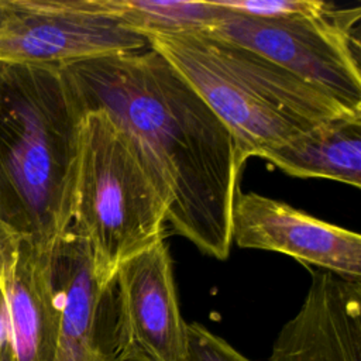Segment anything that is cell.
Masks as SVG:
<instances>
[{
    "mask_svg": "<svg viewBox=\"0 0 361 361\" xmlns=\"http://www.w3.org/2000/svg\"><path fill=\"white\" fill-rule=\"evenodd\" d=\"M61 69L83 111H104L154 168L171 197L172 231L200 252L227 259L244 164L207 103L149 45Z\"/></svg>",
    "mask_w": 361,
    "mask_h": 361,
    "instance_id": "1",
    "label": "cell"
},
{
    "mask_svg": "<svg viewBox=\"0 0 361 361\" xmlns=\"http://www.w3.org/2000/svg\"><path fill=\"white\" fill-rule=\"evenodd\" d=\"M85 111L61 66L0 62V227L49 251L71 227Z\"/></svg>",
    "mask_w": 361,
    "mask_h": 361,
    "instance_id": "2",
    "label": "cell"
},
{
    "mask_svg": "<svg viewBox=\"0 0 361 361\" xmlns=\"http://www.w3.org/2000/svg\"><path fill=\"white\" fill-rule=\"evenodd\" d=\"M231 133L240 161L353 113L265 56L203 31L145 34Z\"/></svg>",
    "mask_w": 361,
    "mask_h": 361,
    "instance_id": "3",
    "label": "cell"
},
{
    "mask_svg": "<svg viewBox=\"0 0 361 361\" xmlns=\"http://www.w3.org/2000/svg\"><path fill=\"white\" fill-rule=\"evenodd\" d=\"M169 193L133 138L104 111L82 121L71 227L107 282L131 257L165 240Z\"/></svg>",
    "mask_w": 361,
    "mask_h": 361,
    "instance_id": "4",
    "label": "cell"
},
{
    "mask_svg": "<svg viewBox=\"0 0 361 361\" xmlns=\"http://www.w3.org/2000/svg\"><path fill=\"white\" fill-rule=\"evenodd\" d=\"M361 8H336L288 18H255L224 10L203 32L251 49L361 113Z\"/></svg>",
    "mask_w": 361,
    "mask_h": 361,
    "instance_id": "5",
    "label": "cell"
},
{
    "mask_svg": "<svg viewBox=\"0 0 361 361\" xmlns=\"http://www.w3.org/2000/svg\"><path fill=\"white\" fill-rule=\"evenodd\" d=\"M0 28V62L68 65L137 51L148 39L94 8L93 0H11Z\"/></svg>",
    "mask_w": 361,
    "mask_h": 361,
    "instance_id": "6",
    "label": "cell"
},
{
    "mask_svg": "<svg viewBox=\"0 0 361 361\" xmlns=\"http://www.w3.org/2000/svg\"><path fill=\"white\" fill-rule=\"evenodd\" d=\"M114 279L118 361H186L188 323L165 240L123 262Z\"/></svg>",
    "mask_w": 361,
    "mask_h": 361,
    "instance_id": "7",
    "label": "cell"
},
{
    "mask_svg": "<svg viewBox=\"0 0 361 361\" xmlns=\"http://www.w3.org/2000/svg\"><path fill=\"white\" fill-rule=\"evenodd\" d=\"M274 251L350 279H361V235L255 192H238L231 243Z\"/></svg>",
    "mask_w": 361,
    "mask_h": 361,
    "instance_id": "8",
    "label": "cell"
},
{
    "mask_svg": "<svg viewBox=\"0 0 361 361\" xmlns=\"http://www.w3.org/2000/svg\"><path fill=\"white\" fill-rule=\"evenodd\" d=\"M49 257L61 312L56 361H118L116 279L96 275L89 245L72 227Z\"/></svg>",
    "mask_w": 361,
    "mask_h": 361,
    "instance_id": "9",
    "label": "cell"
},
{
    "mask_svg": "<svg viewBox=\"0 0 361 361\" xmlns=\"http://www.w3.org/2000/svg\"><path fill=\"white\" fill-rule=\"evenodd\" d=\"M267 361H361V279L313 272L300 309L279 330Z\"/></svg>",
    "mask_w": 361,
    "mask_h": 361,
    "instance_id": "10",
    "label": "cell"
},
{
    "mask_svg": "<svg viewBox=\"0 0 361 361\" xmlns=\"http://www.w3.org/2000/svg\"><path fill=\"white\" fill-rule=\"evenodd\" d=\"M51 250L17 241L0 272L8 316V361H56L61 312Z\"/></svg>",
    "mask_w": 361,
    "mask_h": 361,
    "instance_id": "11",
    "label": "cell"
},
{
    "mask_svg": "<svg viewBox=\"0 0 361 361\" xmlns=\"http://www.w3.org/2000/svg\"><path fill=\"white\" fill-rule=\"evenodd\" d=\"M259 158L296 178L361 186V114L329 120Z\"/></svg>",
    "mask_w": 361,
    "mask_h": 361,
    "instance_id": "12",
    "label": "cell"
},
{
    "mask_svg": "<svg viewBox=\"0 0 361 361\" xmlns=\"http://www.w3.org/2000/svg\"><path fill=\"white\" fill-rule=\"evenodd\" d=\"M102 14L145 37L148 32L204 31L224 13L212 0H93Z\"/></svg>",
    "mask_w": 361,
    "mask_h": 361,
    "instance_id": "13",
    "label": "cell"
},
{
    "mask_svg": "<svg viewBox=\"0 0 361 361\" xmlns=\"http://www.w3.org/2000/svg\"><path fill=\"white\" fill-rule=\"evenodd\" d=\"M217 7L255 18H288L322 14L330 3L320 0H212Z\"/></svg>",
    "mask_w": 361,
    "mask_h": 361,
    "instance_id": "14",
    "label": "cell"
},
{
    "mask_svg": "<svg viewBox=\"0 0 361 361\" xmlns=\"http://www.w3.org/2000/svg\"><path fill=\"white\" fill-rule=\"evenodd\" d=\"M189 353L186 361H252L200 323H188Z\"/></svg>",
    "mask_w": 361,
    "mask_h": 361,
    "instance_id": "15",
    "label": "cell"
},
{
    "mask_svg": "<svg viewBox=\"0 0 361 361\" xmlns=\"http://www.w3.org/2000/svg\"><path fill=\"white\" fill-rule=\"evenodd\" d=\"M17 241L14 238H11L1 227H0V272L3 269V267L8 262V259L11 258V254L16 248Z\"/></svg>",
    "mask_w": 361,
    "mask_h": 361,
    "instance_id": "16",
    "label": "cell"
},
{
    "mask_svg": "<svg viewBox=\"0 0 361 361\" xmlns=\"http://www.w3.org/2000/svg\"><path fill=\"white\" fill-rule=\"evenodd\" d=\"M13 16L11 0H0V28H3Z\"/></svg>",
    "mask_w": 361,
    "mask_h": 361,
    "instance_id": "17",
    "label": "cell"
}]
</instances>
